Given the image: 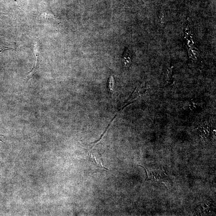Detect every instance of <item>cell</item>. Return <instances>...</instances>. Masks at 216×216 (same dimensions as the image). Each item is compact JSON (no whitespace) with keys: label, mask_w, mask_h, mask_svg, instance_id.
Returning a JSON list of instances; mask_svg holds the SVG:
<instances>
[{"label":"cell","mask_w":216,"mask_h":216,"mask_svg":"<svg viewBox=\"0 0 216 216\" xmlns=\"http://www.w3.org/2000/svg\"><path fill=\"white\" fill-rule=\"evenodd\" d=\"M151 172V176H147L146 181L150 180L156 181L160 182L161 183H164V180L165 179V177H168L167 175L165 176L163 174L165 173L164 170L163 172L161 171Z\"/></svg>","instance_id":"6da1fadb"},{"label":"cell","mask_w":216,"mask_h":216,"mask_svg":"<svg viewBox=\"0 0 216 216\" xmlns=\"http://www.w3.org/2000/svg\"><path fill=\"white\" fill-rule=\"evenodd\" d=\"M115 84L114 78L113 76H111L108 81L107 88L109 92L111 94H113L114 93Z\"/></svg>","instance_id":"7a4b0ae2"}]
</instances>
